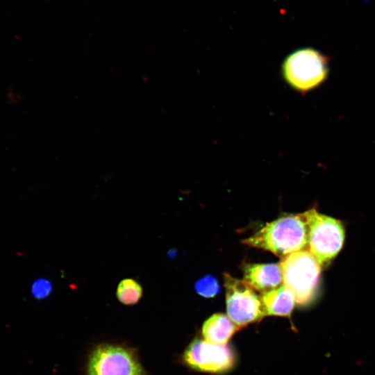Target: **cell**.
<instances>
[{
	"instance_id": "5b68a950",
	"label": "cell",
	"mask_w": 375,
	"mask_h": 375,
	"mask_svg": "<svg viewBox=\"0 0 375 375\" xmlns=\"http://www.w3.org/2000/svg\"><path fill=\"white\" fill-rule=\"evenodd\" d=\"M308 229L309 251L320 266H325L342 247L344 229L342 223L319 213L315 208L303 212Z\"/></svg>"
},
{
	"instance_id": "4fadbf2b",
	"label": "cell",
	"mask_w": 375,
	"mask_h": 375,
	"mask_svg": "<svg viewBox=\"0 0 375 375\" xmlns=\"http://www.w3.org/2000/svg\"><path fill=\"white\" fill-rule=\"evenodd\" d=\"M53 291L52 283L47 278H40L32 284L31 292L32 296L37 300L41 301L50 296Z\"/></svg>"
},
{
	"instance_id": "30bf717a",
	"label": "cell",
	"mask_w": 375,
	"mask_h": 375,
	"mask_svg": "<svg viewBox=\"0 0 375 375\" xmlns=\"http://www.w3.org/2000/svg\"><path fill=\"white\" fill-rule=\"evenodd\" d=\"M239 328L228 315L217 313L212 315L204 322L202 334L208 342L226 345Z\"/></svg>"
},
{
	"instance_id": "7c38bea8",
	"label": "cell",
	"mask_w": 375,
	"mask_h": 375,
	"mask_svg": "<svg viewBox=\"0 0 375 375\" xmlns=\"http://www.w3.org/2000/svg\"><path fill=\"white\" fill-rule=\"evenodd\" d=\"M194 288L199 294L206 298L214 297L219 291L217 278L211 275H206L199 279Z\"/></svg>"
},
{
	"instance_id": "8fae6325",
	"label": "cell",
	"mask_w": 375,
	"mask_h": 375,
	"mask_svg": "<svg viewBox=\"0 0 375 375\" xmlns=\"http://www.w3.org/2000/svg\"><path fill=\"white\" fill-rule=\"evenodd\" d=\"M141 285L133 278H125L119 282L116 290L118 301L125 306L138 303L142 297Z\"/></svg>"
},
{
	"instance_id": "52a82bcc",
	"label": "cell",
	"mask_w": 375,
	"mask_h": 375,
	"mask_svg": "<svg viewBox=\"0 0 375 375\" xmlns=\"http://www.w3.org/2000/svg\"><path fill=\"white\" fill-rule=\"evenodd\" d=\"M183 360L188 366L196 370L221 373L233 366L235 356L226 344H216L206 340L197 339L185 350Z\"/></svg>"
},
{
	"instance_id": "7a4b0ae2",
	"label": "cell",
	"mask_w": 375,
	"mask_h": 375,
	"mask_svg": "<svg viewBox=\"0 0 375 375\" xmlns=\"http://www.w3.org/2000/svg\"><path fill=\"white\" fill-rule=\"evenodd\" d=\"M83 375H148L138 349L124 342H101L88 351Z\"/></svg>"
},
{
	"instance_id": "8992f818",
	"label": "cell",
	"mask_w": 375,
	"mask_h": 375,
	"mask_svg": "<svg viewBox=\"0 0 375 375\" xmlns=\"http://www.w3.org/2000/svg\"><path fill=\"white\" fill-rule=\"evenodd\" d=\"M226 310L239 328L261 319L265 315L260 297L244 280L224 274Z\"/></svg>"
},
{
	"instance_id": "9c48e42d",
	"label": "cell",
	"mask_w": 375,
	"mask_h": 375,
	"mask_svg": "<svg viewBox=\"0 0 375 375\" xmlns=\"http://www.w3.org/2000/svg\"><path fill=\"white\" fill-rule=\"evenodd\" d=\"M260 299L265 315L276 316H290L295 303L292 292L283 284L262 292Z\"/></svg>"
},
{
	"instance_id": "277c9868",
	"label": "cell",
	"mask_w": 375,
	"mask_h": 375,
	"mask_svg": "<svg viewBox=\"0 0 375 375\" xmlns=\"http://www.w3.org/2000/svg\"><path fill=\"white\" fill-rule=\"evenodd\" d=\"M283 284L293 294L295 303L306 306L315 299L321 266L308 249H302L283 257L280 262Z\"/></svg>"
},
{
	"instance_id": "ba28073f",
	"label": "cell",
	"mask_w": 375,
	"mask_h": 375,
	"mask_svg": "<svg viewBox=\"0 0 375 375\" xmlns=\"http://www.w3.org/2000/svg\"><path fill=\"white\" fill-rule=\"evenodd\" d=\"M243 272L244 281L262 293L276 288L283 283L280 264H247Z\"/></svg>"
},
{
	"instance_id": "3957f363",
	"label": "cell",
	"mask_w": 375,
	"mask_h": 375,
	"mask_svg": "<svg viewBox=\"0 0 375 375\" xmlns=\"http://www.w3.org/2000/svg\"><path fill=\"white\" fill-rule=\"evenodd\" d=\"M330 58L314 48L299 49L290 53L282 64V75L295 91L310 92L322 85L329 74Z\"/></svg>"
},
{
	"instance_id": "6da1fadb",
	"label": "cell",
	"mask_w": 375,
	"mask_h": 375,
	"mask_svg": "<svg viewBox=\"0 0 375 375\" xmlns=\"http://www.w3.org/2000/svg\"><path fill=\"white\" fill-rule=\"evenodd\" d=\"M248 246L269 251L282 258L304 249L308 242V229L303 213L289 215L267 224L242 240Z\"/></svg>"
}]
</instances>
